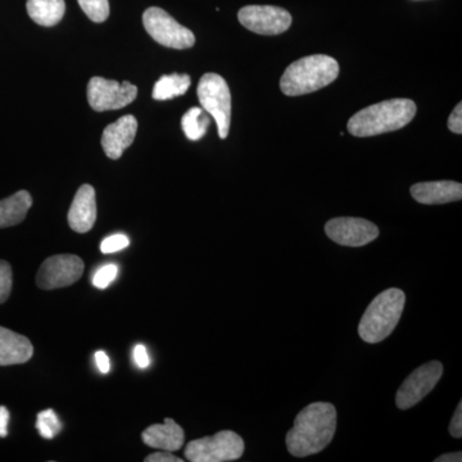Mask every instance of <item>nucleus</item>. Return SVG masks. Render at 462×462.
Masks as SVG:
<instances>
[{"label":"nucleus","instance_id":"nucleus-28","mask_svg":"<svg viewBox=\"0 0 462 462\" xmlns=\"http://www.w3.org/2000/svg\"><path fill=\"white\" fill-rule=\"evenodd\" d=\"M448 129L455 134H462V105L458 103L448 118Z\"/></svg>","mask_w":462,"mask_h":462},{"label":"nucleus","instance_id":"nucleus-33","mask_svg":"<svg viewBox=\"0 0 462 462\" xmlns=\"http://www.w3.org/2000/svg\"><path fill=\"white\" fill-rule=\"evenodd\" d=\"M436 462H461L462 454L461 452H452V454H446L437 457Z\"/></svg>","mask_w":462,"mask_h":462},{"label":"nucleus","instance_id":"nucleus-23","mask_svg":"<svg viewBox=\"0 0 462 462\" xmlns=\"http://www.w3.org/2000/svg\"><path fill=\"white\" fill-rule=\"evenodd\" d=\"M84 14L90 18L93 23H105L109 16L108 0H78Z\"/></svg>","mask_w":462,"mask_h":462},{"label":"nucleus","instance_id":"nucleus-3","mask_svg":"<svg viewBox=\"0 0 462 462\" xmlns=\"http://www.w3.org/2000/svg\"><path fill=\"white\" fill-rule=\"evenodd\" d=\"M338 75L339 65L333 57L314 54L288 66L281 79V89L288 97L306 96L328 87Z\"/></svg>","mask_w":462,"mask_h":462},{"label":"nucleus","instance_id":"nucleus-11","mask_svg":"<svg viewBox=\"0 0 462 462\" xmlns=\"http://www.w3.org/2000/svg\"><path fill=\"white\" fill-rule=\"evenodd\" d=\"M238 18L245 29L260 35H279L291 25L287 9L273 5H247L240 9Z\"/></svg>","mask_w":462,"mask_h":462},{"label":"nucleus","instance_id":"nucleus-29","mask_svg":"<svg viewBox=\"0 0 462 462\" xmlns=\"http://www.w3.org/2000/svg\"><path fill=\"white\" fill-rule=\"evenodd\" d=\"M134 361L141 369H145V367L149 366V356L144 346L138 345L134 348Z\"/></svg>","mask_w":462,"mask_h":462},{"label":"nucleus","instance_id":"nucleus-17","mask_svg":"<svg viewBox=\"0 0 462 462\" xmlns=\"http://www.w3.org/2000/svg\"><path fill=\"white\" fill-rule=\"evenodd\" d=\"M33 355L29 338L0 327V366L25 364Z\"/></svg>","mask_w":462,"mask_h":462},{"label":"nucleus","instance_id":"nucleus-30","mask_svg":"<svg viewBox=\"0 0 462 462\" xmlns=\"http://www.w3.org/2000/svg\"><path fill=\"white\" fill-rule=\"evenodd\" d=\"M145 462H182V458L176 457L170 451L156 452L144 458Z\"/></svg>","mask_w":462,"mask_h":462},{"label":"nucleus","instance_id":"nucleus-7","mask_svg":"<svg viewBox=\"0 0 462 462\" xmlns=\"http://www.w3.org/2000/svg\"><path fill=\"white\" fill-rule=\"evenodd\" d=\"M143 25L153 41L172 50H188L196 42L189 29L180 25L162 8L151 7L143 14Z\"/></svg>","mask_w":462,"mask_h":462},{"label":"nucleus","instance_id":"nucleus-16","mask_svg":"<svg viewBox=\"0 0 462 462\" xmlns=\"http://www.w3.org/2000/svg\"><path fill=\"white\" fill-rule=\"evenodd\" d=\"M143 442L152 448L175 452L184 446L185 433L180 425L171 418H166L163 424H153L143 431Z\"/></svg>","mask_w":462,"mask_h":462},{"label":"nucleus","instance_id":"nucleus-26","mask_svg":"<svg viewBox=\"0 0 462 462\" xmlns=\"http://www.w3.org/2000/svg\"><path fill=\"white\" fill-rule=\"evenodd\" d=\"M130 240L124 234H115V236H108L103 240L100 245V251L103 254H115V252L123 251V249L129 247Z\"/></svg>","mask_w":462,"mask_h":462},{"label":"nucleus","instance_id":"nucleus-21","mask_svg":"<svg viewBox=\"0 0 462 462\" xmlns=\"http://www.w3.org/2000/svg\"><path fill=\"white\" fill-rule=\"evenodd\" d=\"M209 124V115L200 107L190 108L181 118L182 132L191 142L202 139L208 130Z\"/></svg>","mask_w":462,"mask_h":462},{"label":"nucleus","instance_id":"nucleus-31","mask_svg":"<svg viewBox=\"0 0 462 462\" xmlns=\"http://www.w3.org/2000/svg\"><path fill=\"white\" fill-rule=\"evenodd\" d=\"M96 363L97 366H98L99 372L103 374H107L109 370H111V363H109V358L107 354L103 351H98L96 354Z\"/></svg>","mask_w":462,"mask_h":462},{"label":"nucleus","instance_id":"nucleus-20","mask_svg":"<svg viewBox=\"0 0 462 462\" xmlns=\"http://www.w3.org/2000/svg\"><path fill=\"white\" fill-rule=\"evenodd\" d=\"M191 80L189 75H163L160 80L154 84L153 99L170 100L176 97L184 96L189 89Z\"/></svg>","mask_w":462,"mask_h":462},{"label":"nucleus","instance_id":"nucleus-6","mask_svg":"<svg viewBox=\"0 0 462 462\" xmlns=\"http://www.w3.org/2000/svg\"><path fill=\"white\" fill-rule=\"evenodd\" d=\"M199 99L207 114L215 118L218 136L226 139L231 123V94L229 85L217 74H206L199 80Z\"/></svg>","mask_w":462,"mask_h":462},{"label":"nucleus","instance_id":"nucleus-24","mask_svg":"<svg viewBox=\"0 0 462 462\" xmlns=\"http://www.w3.org/2000/svg\"><path fill=\"white\" fill-rule=\"evenodd\" d=\"M118 267L114 263L105 264L100 267L93 278V285L98 289H106L117 278Z\"/></svg>","mask_w":462,"mask_h":462},{"label":"nucleus","instance_id":"nucleus-15","mask_svg":"<svg viewBox=\"0 0 462 462\" xmlns=\"http://www.w3.org/2000/svg\"><path fill=\"white\" fill-rule=\"evenodd\" d=\"M411 196L421 205H445L462 199V185L457 181H430L412 185Z\"/></svg>","mask_w":462,"mask_h":462},{"label":"nucleus","instance_id":"nucleus-32","mask_svg":"<svg viewBox=\"0 0 462 462\" xmlns=\"http://www.w3.org/2000/svg\"><path fill=\"white\" fill-rule=\"evenodd\" d=\"M9 412L5 406H0V438L7 437Z\"/></svg>","mask_w":462,"mask_h":462},{"label":"nucleus","instance_id":"nucleus-4","mask_svg":"<svg viewBox=\"0 0 462 462\" xmlns=\"http://www.w3.org/2000/svg\"><path fill=\"white\" fill-rule=\"evenodd\" d=\"M406 296L401 289L391 288L374 298L358 325L364 342L375 345L388 338L402 316Z\"/></svg>","mask_w":462,"mask_h":462},{"label":"nucleus","instance_id":"nucleus-14","mask_svg":"<svg viewBox=\"0 0 462 462\" xmlns=\"http://www.w3.org/2000/svg\"><path fill=\"white\" fill-rule=\"evenodd\" d=\"M69 225L76 233L85 234L93 229L97 221L96 189L89 184L81 185L69 207Z\"/></svg>","mask_w":462,"mask_h":462},{"label":"nucleus","instance_id":"nucleus-22","mask_svg":"<svg viewBox=\"0 0 462 462\" xmlns=\"http://www.w3.org/2000/svg\"><path fill=\"white\" fill-rule=\"evenodd\" d=\"M36 428H38L42 438L51 439L62 430V424H60V419H58L53 410H45V411L39 413Z\"/></svg>","mask_w":462,"mask_h":462},{"label":"nucleus","instance_id":"nucleus-8","mask_svg":"<svg viewBox=\"0 0 462 462\" xmlns=\"http://www.w3.org/2000/svg\"><path fill=\"white\" fill-rule=\"evenodd\" d=\"M87 93L90 107L97 112H105L129 106L136 99L138 88L129 81L118 83L96 76L88 84Z\"/></svg>","mask_w":462,"mask_h":462},{"label":"nucleus","instance_id":"nucleus-18","mask_svg":"<svg viewBox=\"0 0 462 462\" xmlns=\"http://www.w3.org/2000/svg\"><path fill=\"white\" fill-rule=\"evenodd\" d=\"M32 206V196L26 190L17 191L14 196L0 200V229L23 223Z\"/></svg>","mask_w":462,"mask_h":462},{"label":"nucleus","instance_id":"nucleus-5","mask_svg":"<svg viewBox=\"0 0 462 462\" xmlns=\"http://www.w3.org/2000/svg\"><path fill=\"white\" fill-rule=\"evenodd\" d=\"M245 454V440L236 431L223 430L212 437L191 440L185 457L191 462H227L239 460Z\"/></svg>","mask_w":462,"mask_h":462},{"label":"nucleus","instance_id":"nucleus-12","mask_svg":"<svg viewBox=\"0 0 462 462\" xmlns=\"http://www.w3.org/2000/svg\"><path fill=\"white\" fill-rule=\"evenodd\" d=\"M325 233L337 245L346 247H364L379 236L375 224L358 217L331 218L325 225Z\"/></svg>","mask_w":462,"mask_h":462},{"label":"nucleus","instance_id":"nucleus-1","mask_svg":"<svg viewBox=\"0 0 462 462\" xmlns=\"http://www.w3.org/2000/svg\"><path fill=\"white\" fill-rule=\"evenodd\" d=\"M336 430L337 410L333 404H309L298 413L293 428L285 438L289 454L294 457L320 454L330 445Z\"/></svg>","mask_w":462,"mask_h":462},{"label":"nucleus","instance_id":"nucleus-9","mask_svg":"<svg viewBox=\"0 0 462 462\" xmlns=\"http://www.w3.org/2000/svg\"><path fill=\"white\" fill-rule=\"evenodd\" d=\"M443 375V365L439 361L421 365L410 374L396 394V404L400 410H409L424 400L436 388Z\"/></svg>","mask_w":462,"mask_h":462},{"label":"nucleus","instance_id":"nucleus-10","mask_svg":"<svg viewBox=\"0 0 462 462\" xmlns=\"http://www.w3.org/2000/svg\"><path fill=\"white\" fill-rule=\"evenodd\" d=\"M84 273V261L75 254H57L42 263L36 284L44 291L66 288L75 284Z\"/></svg>","mask_w":462,"mask_h":462},{"label":"nucleus","instance_id":"nucleus-2","mask_svg":"<svg viewBox=\"0 0 462 462\" xmlns=\"http://www.w3.org/2000/svg\"><path fill=\"white\" fill-rule=\"evenodd\" d=\"M416 111L418 107L411 99L384 100L352 116L348 121V132L357 138L396 132L411 123Z\"/></svg>","mask_w":462,"mask_h":462},{"label":"nucleus","instance_id":"nucleus-19","mask_svg":"<svg viewBox=\"0 0 462 462\" xmlns=\"http://www.w3.org/2000/svg\"><path fill=\"white\" fill-rule=\"evenodd\" d=\"M27 14L38 25H57L66 12L65 0H27Z\"/></svg>","mask_w":462,"mask_h":462},{"label":"nucleus","instance_id":"nucleus-27","mask_svg":"<svg viewBox=\"0 0 462 462\" xmlns=\"http://www.w3.org/2000/svg\"><path fill=\"white\" fill-rule=\"evenodd\" d=\"M449 434L452 437L460 439L462 437V402L458 403L457 409H456L454 418L449 422Z\"/></svg>","mask_w":462,"mask_h":462},{"label":"nucleus","instance_id":"nucleus-25","mask_svg":"<svg viewBox=\"0 0 462 462\" xmlns=\"http://www.w3.org/2000/svg\"><path fill=\"white\" fill-rule=\"evenodd\" d=\"M12 284H14V279H12L11 264L7 261L0 260V305L8 300Z\"/></svg>","mask_w":462,"mask_h":462},{"label":"nucleus","instance_id":"nucleus-13","mask_svg":"<svg viewBox=\"0 0 462 462\" xmlns=\"http://www.w3.org/2000/svg\"><path fill=\"white\" fill-rule=\"evenodd\" d=\"M138 133V121L133 115L123 116L116 123L108 125L103 132L102 147L111 160H118L133 144Z\"/></svg>","mask_w":462,"mask_h":462}]
</instances>
